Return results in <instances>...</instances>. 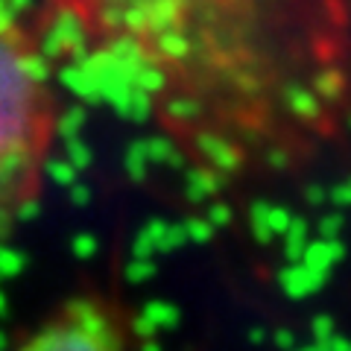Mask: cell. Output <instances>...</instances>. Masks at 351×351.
<instances>
[{
    "instance_id": "obj_1",
    "label": "cell",
    "mask_w": 351,
    "mask_h": 351,
    "mask_svg": "<svg viewBox=\"0 0 351 351\" xmlns=\"http://www.w3.org/2000/svg\"><path fill=\"white\" fill-rule=\"evenodd\" d=\"M53 56L91 68L205 191L311 176L351 132V0H38Z\"/></svg>"
},
{
    "instance_id": "obj_2",
    "label": "cell",
    "mask_w": 351,
    "mask_h": 351,
    "mask_svg": "<svg viewBox=\"0 0 351 351\" xmlns=\"http://www.w3.org/2000/svg\"><path fill=\"white\" fill-rule=\"evenodd\" d=\"M59 123L53 50L36 9L0 0V237L41 202Z\"/></svg>"
},
{
    "instance_id": "obj_3",
    "label": "cell",
    "mask_w": 351,
    "mask_h": 351,
    "mask_svg": "<svg viewBox=\"0 0 351 351\" xmlns=\"http://www.w3.org/2000/svg\"><path fill=\"white\" fill-rule=\"evenodd\" d=\"M9 351H144L126 302L114 290L85 287L50 307Z\"/></svg>"
}]
</instances>
